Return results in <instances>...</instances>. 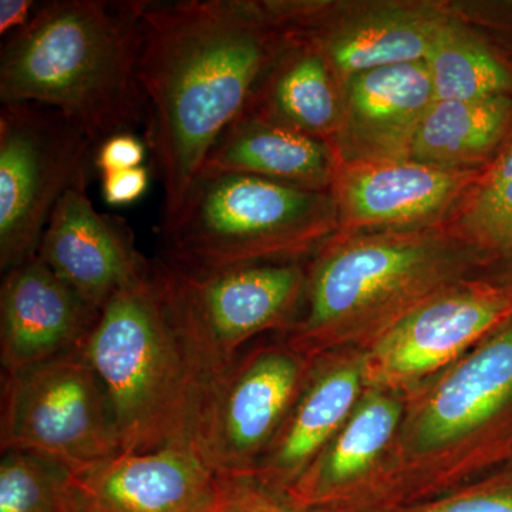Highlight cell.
Instances as JSON below:
<instances>
[{"instance_id": "obj_28", "label": "cell", "mask_w": 512, "mask_h": 512, "mask_svg": "<svg viewBox=\"0 0 512 512\" xmlns=\"http://www.w3.org/2000/svg\"><path fill=\"white\" fill-rule=\"evenodd\" d=\"M146 158V144L133 133H121L107 138L97 147L94 154V165L101 174L114 171L131 170L143 167Z\"/></svg>"}, {"instance_id": "obj_2", "label": "cell", "mask_w": 512, "mask_h": 512, "mask_svg": "<svg viewBox=\"0 0 512 512\" xmlns=\"http://www.w3.org/2000/svg\"><path fill=\"white\" fill-rule=\"evenodd\" d=\"M512 466V320L406 390L402 426L346 512H390Z\"/></svg>"}, {"instance_id": "obj_19", "label": "cell", "mask_w": 512, "mask_h": 512, "mask_svg": "<svg viewBox=\"0 0 512 512\" xmlns=\"http://www.w3.org/2000/svg\"><path fill=\"white\" fill-rule=\"evenodd\" d=\"M426 63L382 67L350 76L346 106L360 141L380 150H407L410 138L434 103Z\"/></svg>"}, {"instance_id": "obj_21", "label": "cell", "mask_w": 512, "mask_h": 512, "mask_svg": "<svg viewBox=\"0 0 512 512\" xmlns=\"http://www.w3.org/2000/svg\"><path fill=\"white\" fill-rule=\"evenodd\" d=\"M443 19L420 12L382 13L367 18L330 40V62L349 76L424 62Z\"/></svg>"}, {"instance_id": "obj_3", "label": "cell", "mask_w": 512, "mask_h": 512, "mask_svg": "<svg viewBox=\"0 0 512 512\" xmlns=\"http://www.w3.org/2000/svg\"><path fill=\"white\" fill-rule=\"evenodd\" d=\"M146 0H57L37 8L0 57L2 106L60 111L94 147L146 123L138 82Z\"/></svg>"}, {"instance_id": "obj_30", "label": "cell", "mask_w": 512, "mask_h": 512, "mask_svg": "<svg viewBox=\"0 0 512 512\" xmlns=\"http://www.w3.org/2000/svg\"><path fill=\"white\" fill-rule=\"evenodd\" d=\"M37 8L32 0H2L0 2V33H16L25 28Z\"/></svg>"}, {"instance_id": "obj_20", "label": "cell", "mask_w": 512, "mask_h": 512, "mask_svg": "<svg viewBox=\"0 0 512 512\" xmlns=\"http://www.w3.org/2000/svg\"><path fill=\"white\" fill-rule=\"evenodd\" d=\"M512 111L507 96L434 100L410 138L412 160L457 168L484 156L503 136Z\"/></svg>"}, {"instance_id": "obj_25", "label": "cell", "mask_w": 512, "mask_h": 512, "mask_svg": "<svg viewBox=\"0 0 512 512\" xmlns=\"http://www.w3.org/2000/svg\"><path fill=\"white\" fill-rule=\"evenodd\" d=\"M466 225L484 247L512 254V147L478 190Z\"/></svg>"}, {"instance_id": "obj_22", "label": "cell", "mask_w": 512, "mask_h": 512, "mask_svg": "<svg viewBox=\"0 0 512 512\" xmlns=\"http://www.w3.org/2000/svg\"><path fill=\"white\" fill-rule=\"evenodd\" d=\"M264 107L244 111L256 119L318 137L338 121V101L326 59L316 50H303L286 60L264 92Z\"/></svg>"}, {"instance_id": "obj_8", "label": "cell", "mask_w": 512, "mask_h": 512, "mask_svg": "<svg viewBox=\"0 0 512 512\" xmlns=\"http://www.w3.org/2000/svg\"><path fill=\"white\" fill-rule=\"evenodd\" d=\"M0 447L70 471L123 453L109 396L83 349L2 375Z\"/></svg>"}, {"instance_id": "obj_26", "label": "cell", "mask_w": 512, "mask_h": 512, "mask_svg": "<svg viewBox=\"0 0 512 512\" xmlns=\"http://www.w3.org/2000/svg\"><path fill=\"white\" fill-rule=\"evenodd\" d=\"M390 512H512V466L451 493Z\"/></svg>"}, {"instance_id": "obj_16", "label": "cell", "mask_w": 512, "mask_h": 512, "mask_svg": "<svg viewBox=\"0 0 512 512\" xmlns=\"http://www.w3.org/2000/svg\"><path fill=\"white\" fill-rule=\"evenodd\" d=\"M406 409V392L369 386L322 453L284 495L308 512H346L375 480Z\"/></svg>"}, {"instance_id": "obj_1", "label": "cell", "mask_w": 512, "mask_h": 512, "mask_svg": "<svg viewBox=\"0 0 512 512\" xmlns=\"http://www.w3.org/2000/svg\"><path fill=\"white\" fill-rule=\"evenodd\" d=\"M275 23L247 2H147L138 82L163 184L160 228L180 218L212 147L247 109L272 60Z\"/></svg>"}, {"instance_id": "obj_14", "label": "cell", "mask_w": 512, "mask_h": 512, "mask_svg": "<svg viewBox=\"0 0 512 512\" xmlns=\"http://www.w3.org/2000/svg\"><path fill=\"white\" fill-rule=\"evenodd\" d=\"M366 389L365 350L318 357L251 478L284 494L345 426Z\"/></svg>"}, {"instance_id": "obj_11", "label": "cell", "mask_w": 512, "mask_h": 512, "mask_svg": "<svg viewBox=\"0 0 512 512\" xmlns=\"http://www.w3.org/2000/svg\"><path fill=\"white\" fill-rule=\"evenodd\" d=\"M512 320V284L448 286L365 349L367 387L412 389Z\"/></svg>"}, {"instance_id": "obj_23", "label": "cell", "mask_w": 512, "mask_h": 512, "mask_svg": "<svg viewBox=\"0 0 512 512\" xmlns=\"http://www.w3.org/2000/svg\"><path fill=\"white\" fill-rule=\"evenodd\" d=\"M436 100H478L505 96L510 70L467 29L443 19L426 60Z\"/></svg>"}, {"instance_id": "obj_10", "label": "cell", "mask_w": 512, "mask_h": 512, "mask_svg": "<svg viewBox=\"0 0 512 512\" xmlns=\"http://www.w3.org/2000/svg\"><path fill=\"white\" fill-rule=\"evenodd\" d=\"M313 362L282 338L242 350L205 386L190 443L215 476H252Z\"/></svg>"}, {"instance_id": "obj_13", "label": "cell", "mask_w": 512, "mask_h": 512, "mask_svg": "<svg viewBox=\"0 0 512 512\" xmlns=\"http://www.w3.org/2000/svg\"><path fill=\"white\" fill-rule=\"evenodd\" d=\"M99 316L37 255L5 272L0 289L2 375L83 349Z\"/></svg>"}, {"instance_id": "obj_7", "label": "cell", "mask_w": 512, "mask_h": 512, "mask_svg": "<svg viewBox=\"0 0 512 512\" xmlns=\"http://www.w3.org/2000/svg\"><path fill=\"white\" fill-rule=\"evenodd\" d=\"M153 264L201 394L256 336L291 329L305 299L306 272L295 262L212 274H191L161 258Z\"/></svg>"}, {"instance_id": "obj_29", "label": "cell", "mask_w": 512, "mask_h": 512, "mask_svg": "<svg viewBox=\"0 0 512 512\" xmlns=\"http://www.w3.org/2000/svg\"><path fill=\"white\" fill-rule=\"evenodd\" d=\"M150 174L146 167L131 168V170L114 171L103 174V197L107 204H131L143 197L148 187Z\"/></svg>"}, {"instance_id": "obj_15", "label": "cell", "mask_w": 512, "mask_h": 512, "mask_svg": "<svg viewBox=\"0 0 512 512\" xmlns=\"http://www.w3.org/2000/svg\"><path fill=\"white\" fill-rule=\"evenodd\" d=\"M214 477L188 443L70 471V490L76 512H195Z\"/></svg>"}, {"instance_id": "obj_17", "label": "cell", "mask_w": 512, "mask_h": 512, "mask_svg": "<svg viewBox=\"0 0 512 512\" xmlns=\"http://www.w3.org/2000/svg\"><path fill=\"white\" fill-rule=\"evenodd\" d=\"M467 174L412 160L367 164L345 178L342 204L359 225H402L444 210L466 184Z\"/></svg>"}, {"instance_id": "obj_18", "label": "cell", "mask_w": 512, "mask_h": 512, "mask_svg": "<svg viewBox=\"0 0 512 512\" xmlns=\"http://www.w3.org/2000/svg\"><path fill=\"white\" fill-rule=\"evenodd\" d=\"M330 167L329 148L318 138L241 114L212 147L200 177L255 175L316 191Z\"/></svg>"}, {"instance_id": "obj_27", "label": "cell", "mask_w": 512, "mask_h": 512, "mask_svg": "<svg viewBox=\"0 0 512 512\" xmlns=\"http://www.w3.org/2000/svg\"><path fill=\"white\" fill-rule=\"evenodd\" d=\"M195 512H308L251 477L215 476Z\"/></svg>"}, {"instance_id": "obj_9", "label": "cell", "mask_w": 512, "mask_h": 512, "mask_svg": "<svg viewBox=\"0 0 512 512\" xmlns=\"http://www.w3.org/2000/svg\"><path fill=\"white\" fill-rule=\"evenodd\" d=\"M96 147L82 127L40 104L0 111V268L36 256L57 202L90 173Z\"/></svg>"}, {"instance_id": "obj_4", "label": "cell", "mask_w": 512, "mask_h": 512, "mask_svg": "<svg viewBox=\"0 0 512 512\" xmlns=\"http://www.w3.org/2000/svg\"><path fill=\"white\" fill-rule=\"evenodd\" d=\"M466 271V254L433 238L336 245L306 274L305 312L282 338L309 360L365 350L421 303L463 281Z\"/></svg>"}, {"instance_id": "obj_5", "label": "cell", "mask_w": 512, "mask_h": 512, "mask_svg": "<svg viewBox=\"0 0 512 512\" xmlns=\"http://www.w3.org/2000/svg\"><path fill=\"white\" fill-rule=\"evenodd\" d=\"M109 396L123 453L190 443L200 383L156 276L120 292L83 348Z\"/></svg>"}, {"instance_id": "obj_24", "label": "cell", "mask_w": 512, "mask_h": 512, "mask_svg": "<svg viewBox=\"0 0 512 512\" xmlns=\"http://www.w3.org/2000/svg\"><path fill=\"white\" fill-rule=\"evenodd\" d=\"M0 512H76L69 468L28 451H5L0 460Z\"/></svg>"}, {"instance_id": "obj_12", "label": "cell", "mask_w": 512, "mask_h": 512, "mask_svg": "<svg viewBox=\"0 0 512 512\" xmlns=\"http://www.w3.org/2000/svg\"><path fill=\"white\" fill-rule=\"evenodd\" d=\"M89 177L74 181L57 202L36 255L101 312L114 296L150 279L153 261L138 251L123 218L96 211Z\"/></svg>"}, {"instance_id": "obj_6", "label": "cell", "mask_w": 512, "mask_h": 512, "mask_svg": "<svg viewBox=\"0 0 512 512\" xmlns=\"http://www.w3.org/2000/svg\"><path fill=\"white\" fill-rule=\"evenodd\" d=\"M318 192L245 174L201 175L180 218L160 228L165 262L191 274L286 264L323 231Z\"/></svg>"}]
</instances>
